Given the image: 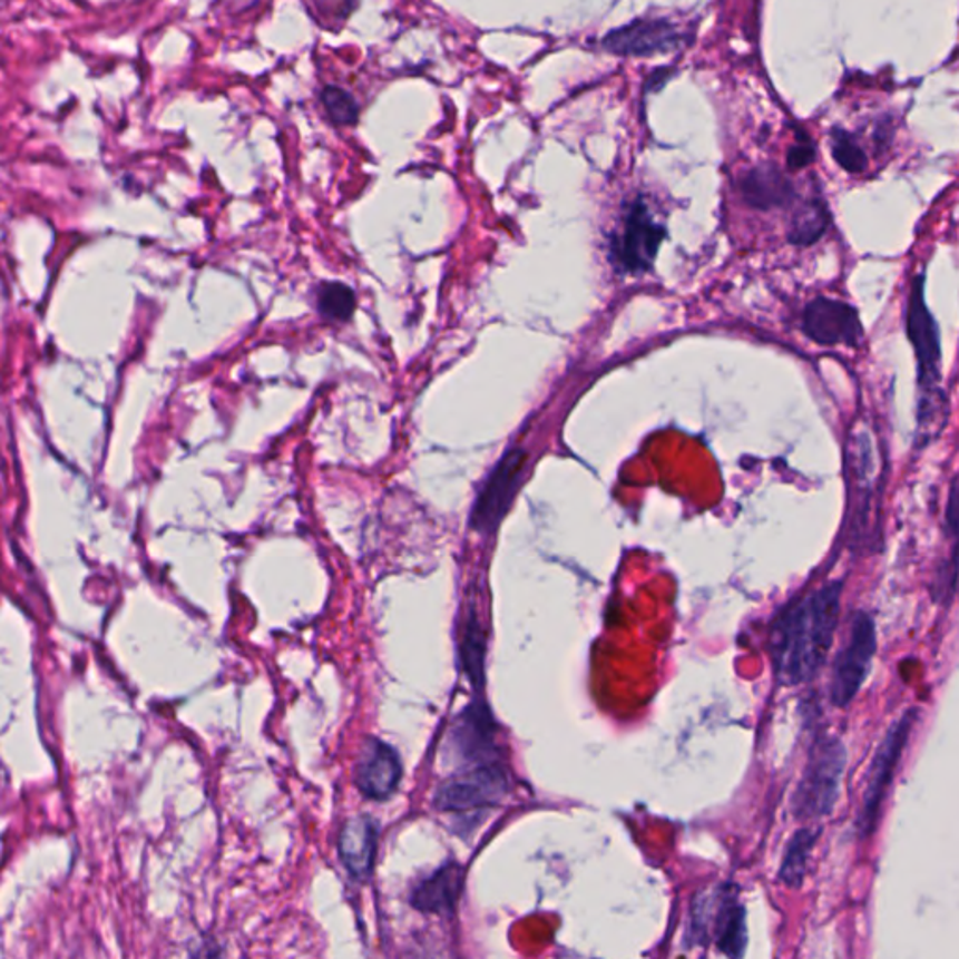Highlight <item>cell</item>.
Returning a JSON list of instances; mask_svg holds the SVG:
<instances>
[{
  "instance_id": "6da1fadb",
  "label": "cell",
  "mask_w": 959,
  "mask_h": 959,
  "mask_svg": "<svg viewBox=\"0 0 959 959\" xmlns=\"http://www.w3.org/2000/svg\"><path fill=\"white\" fill-rule=\"evenodd\" d=\"M843 585L832 581L795 601L772 626V667L785 686L808 683L829 658L842 609Z\"/></svg>"
},
{
  "instance_id": "7a4b0ae2",
  "label": "cell",
  "mask_w": 959,
  "mask_h": 959,
  "mask_svg": "<svg viewBox=\"0 0 959 959\" xmlns=\"http://www.w3.org/2000/svg\"><path fill=\"white\" fill-rule=\"evenodd\" d=\"M845 766L848 750L842 738L826 735L815 742L793 799L796 818L823 819L834 812Z\"/></svg>"
},
{
  "instance_id": "3957f363",
  "label": "cell",
  "mask_w": 959,
  "mask_h": 959,
  "mask_svg": "<svg viewBox=\"0 0 959 959\" xmlns=\"http://www.w3.org/2000/svg\"><path fill=\"white\" fill-rule=\"evenodd\" d=\"M689 931L699 945L714 942L722 953L742 956L746 950V914L735 890L725 884L703 890L692 907Z\"/></svg>"
},
{
  "instance_id": "277c9868",
  "label": "cell",
  "mask_w": 959,
  "mask_h": 959,
  "mask_svg": "<svg viewBox=\"0 0 959 959\" xmlns=\"http://www.w3.org/2000/svg\"><path fill=\"white\" fill-rule=\"evenodd\" d=\"M919 718L917 708H909L890 725L883 742L879 744L865 777V789L862 793V806L857 815V829L860 836L870 838L878 829L881 810L889 795L890 785L894 782L896 771L900 766L901 755L906 752L907 742L911 736L912 725Z\"/></svg>"
},
{
  "instance_id": "5b68a950",
  "label": "cell",
  "mask_w": 959,
  "mask_h": 959,
  "mask_svg": "<svg viewBox=\"0 0 959 959\" xmlns=\"http://www.w3.org/2000/svg\"><path fill=\"white\" fill-rule=\"evenodd\" d=\"M878 653V628L870 613H854L848 637L838 650L830 678V699L840 708L853 703L870 675L871 662Z\"/></svg>"
},
{
  "instance_id": "8992f818",
  "label": "cell",
  "mask_w": 959,
  "mask_h": 959,
  "mask_svg": "<svg viewBox=\"0 0 959 959\" xmlns=\"http://www.w3.org/2000/svg\"><path fill=\"white\" fill-rule=\"evenodd\" d=\"M507 772L495 763L466 769L437 789L436 806L441 812H471L499 804L507 796Z\"/></svg>"
},
{
  "instance_id": "52a82bcc",
  "label": "cell",
  "mask_w": 959,
  "mask_h": 959,
  "mask_svg": "<svg viewBox=\"0 0 959 959\" xmlns=\"http://www.w3.org/2000/svg\"><path fill=\"white\" fill-rule=\"evenodd\" d=\"M907 334L911 340L919 362L920 395L939 394L941 379V340L936 319L924 299V276L912 280L909 310H907Z\"/></svg>"
},
{
  "instance_id": "ba28073f",
  "label": "cell",
  "mask_w": 959,
  "mask_h": 959,
  "mask_svg": "<svg viewBox=\"0 0 959 959\" xmlns=\"http://www.w3.org/2000/svg\"><path fill=\"white\" fill-rule=\"evenodd\" d=\"M664 238V227L654 219L648 206L637 199L624 214L623 229L613 238V255L626 271H647Z\"/></svg>"
},
{
  "instance_id": "9c48e42d",
  "label": "cell",
  "mask_w": 959,
  "mask_h": 959,
  "mask_svg": "<svg viewBox=\"0 0 959 959\" xmlns=\"http://www.w3.org/2000/svg\"><path fill=\"white\" fill-rule=\"evenodd\" d=\"M525 461H527V452L513 448L499 461V466L495 467L486 488L478 497L477 505L472 508V529L480 535L493 532L505 518V513L512 505L513 495L518 491Z\"/></svg>"
},
{
  "instance_id": "30bf717a",
  "label": "cell",
  "mask_w": 959,
  "mask_h": 959,
  "mask_svg": "<svg viewBox=\"0 0 959 959\" xmlns=\"http://www.w3.org/2000/svg\"><path fill=\"white\" fill-rule=\"evenodd\" d=\"M684 36L667 19H636L604 36L601 48L617 57H654L683 46Z\"/></svg>"
},
{
  "instance_id": "8fae6325",
  "label": "cell",
  "mask_w": 959,
  "mask_h": 959,
  "mask_svg": "<svg viewBox=\"0 0 959 959\" xmlns=\"http://www.w3.org/2000/svg\"><path fill=\"white\" fill-rule=\"evenodd\" d=\"M804 332L821 345L854 348L862 336L859 313L845 302L815 299L804 312Z\"/></svg>"
},
{
  "instance_id": "7c38bea8",
  "label": "cell",
  "mask_w": 959,
  "mask_h": 959,
  "mask_svg": "<svg viewBox=\"0 0 959 959\" xmlns=\"http://www.w3.org/2000/svg\"><path fill=\"white\" fill-rule=\"evenodd\" d=\"M401 774L403 769L394 747L379 738H370L365 742L360 750L356 771H354L356 785L365 796L384 801L394 795L401 782Z\"/></svg>"
},
{
  "instance_id": "4fadbf2b",
  "label": "cell",
  "mask_w": 959,
  "mask_h": 959,
  "mask_svg": "<svg viewBox=\"0 0 959 959\" xmlns=\"http://www.w3.org/2000/svg\"><path fill=\"white\" fill-rule=\"evenodd\" d=\"M493 738L488 708L472 705L461 714L452 731L448 733L447 752H450L466 769L486 765L493 750Z\"/></svg>"
},
{
  "instance_id": "5bb4252c",
  "label": "cell",
  "mask_w": 959,
  "mask_h": 959,
  "mask_svg": "<svg viewBox=\"0 0 959 959\" xmlns=\"http://www.w3.org/2000/svg\"><path fill=\"white\" fill-rule=\"evenodd\" d=\"M337 849L343 865L353 878H368L378 853V823L368 815L349 819L340 832Z\"/></svg>"
},
{
  "instance_id": "9a60e30c",
  "label": "cell",
  "mask_w": 959,
  "mask_h": 959,
  "mask_svg": "<svg viewBox=\"0 0 959 959\" xmlns=\"http://www.w3.org/2000/svg\"><path fill=\"white\" fill-rule=\"evenodd\" d=\"M463 889V868L444 864L414 889L411 903L422 912H452Z\"/></svg>"
},
{
  "instance_id": "2e32d148",
  "label": "cell",
  "mask_w": 959,
  "mask_h": 959,
  "mask_svg": "<svg viewBox=\"0 0 959 959\" xmlns=\"http://www.w3.org/2000/svg\"><path fill=\"white\" fill-rule=\"evenodd\" d=\"M742 197L747 205L771 211L787 205L795 197V188L774 165H760L747 172L741 180Z\"/></svg>"
},
{
  "instance_id": "e0dca14e",
  "label": "cell",
  "mask_w": 959,
  "mask_h": 959,
  "mask_svg": "<svg viewBox=\"0 0 959 959\" xmlns=\"http://www.w3.org/2000/svg\"><path fill=\"white\" fill-rule=\"evenodd\" d=\"M818 830L804 826L796 830L795 834L789 840L785 854H783L782 865H780V881L787 887H801L802 881L806 878L808 862L812 857L813 848L818 843Z\"/></svg>"
},
{
  "instance_id": "ac0fdd59",
  "label": "cell",
  "mask_w": 959,
  "mask_h": 959,
  "mask_svg": "<svg viewBox=\"0 0 959 959\" xmlns=\"http://www.w3.org/2000/svg\"><path fill=\"white\" fill-rule=\"evenodd\" d=\"M848 461L857 488L865 489L868 486L871 488V483L878 477V450L870 431L853 430L849 441Z\"/></svg>"
},
{
  "instance_id": "d6986e66",
  "label": "cell",
  "mask_w": 959,
  "mask_h": 959,
  "mask_svg": "<svg viewBox=\"0 0 959 959\" xmlns=\"http://www.w3.org/2000/svg\"><path fill=\"white\" fill-rule=\"evenodd\" d=\"M829 224L830 216L826 205L821 200H810L806 205H802L793 216L791 229H789V241L796 246H810L826 233Z\"/></svg>"
},
{
  "instance_id": "ffe728a7",
  "label": "cell",
  "mask_w": 959,
  "mask_h": 959,
  "mask_svg": "<svg viewBox=\"0 0 959 959\" xmlns=\"http://www.w3.org/2000/svg\"><path fill=\"white\" fill-rule=\"evenodd\" d=\"M483 656H486V634L478 623L477 615L472 613L461 645V662L471 683L477 686L483 684Z\"/></svg>"
},
{
  "instance_id": "44dd1931",
  "label": "cell",
  "mask_w": 959,
  "mask_h": 959,
  "mask_svg": "<svg viewBox=\"0 0 959 959\" xmlns=\"http://www.w3.org/2000/svg\"><path fill=\"white\" fill-rule=\"evenodd\" d=\"M354 304L356 301H354L353 288H349L343 283H326L319 291L317 306L326 317L340 319V321L349 319L354 312Z\"/></svg>"
},
{
  "instance_id": "7402d4cb",
  "label": "cell",
  "mask_w": 959,
  "mask_h": 959,
  "mask_svg": "<svg viewBox=\"0 0 959 959\" xmlns=\"http://www.w3.org/2000/svg\"><path fill=\"white\" fill-rule=\"evenodd\" d=\"M324 109L329 112L330 120L337 126H354L359 120V101L349 90L340 87H326L321 95Z\"/></svg>"
},
{
  "instance_id": "603a6c76",
  "label": "cell",
  "mask_w": 959,
  "mask_h": 959,
  "mask_svg": "<svg viewBox=\"0 0 959 959\" xmlns=\"http://www.w3.org/2000/svg\"><path fill=\"white\" fill-rule=\"evenodd\" d=\"M947 529L953 540H956V548H953L952 560L942 568L939 581L942 585H947V587L956 589V583H958L959 577V474L953 480L950 497H948Z\"/></svg>"
},
{
  "instance_id": "cb8c5ba5",
  "label": "cell",
  "mask_w": 959,
  "mask_h": 959,
  "mask_svg": "<svg viewBox=\"0 0 959 959\" xmlns=\"http://www.w3.org/2000/svg\"><path fill=\"white\" fill-rule=\"evenodd\" d=\"M832 156L838 165L848 173H862L868 165V156L854 141V137L842 128L832 130Z\"/></svg>"
},
{
  "instance_id": "d4e9b609",
  "label": "cell",
  "mask_w": 959,
  "mask_h": 959,
  "mask_svg": "<svg viewBox=\"0 0 959 959\" xmlns=\"http://www.w3.org/2000/svg\"><path fill=\"white\" fill-rule=\"evenodd\" d=\"M815 159V147L806 139H801L787 153V165L791 169H804Z\"/></svg>"
},
{
  "instance_id": "484cf974",
  "label": "cell",
  "mask_w": 959,
  "mask_h": 959,
  "mask_svg": "<svg viewBox=\"0 0 959 959\" xmlns=\"http://www.w3.org/2000/svg\"><path fill=\"white\" fill-rule=\"evenodd\" d=\"M672 68H659V70L654 71L648 77L647 85H645V90L650 92V89L658 90L662 85H664L667 79H669V74H672Z\"/></svg>"
}]
</instances>
